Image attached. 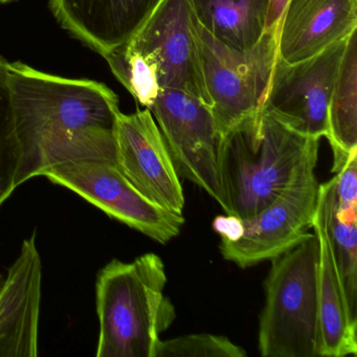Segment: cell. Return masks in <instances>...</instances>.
Wrapping results in <instances>:
<instances>
[{
	"label": "cell",
	"mask_w": 357,
	"mask_h": 357,
	"mask_svg": "<svg viewBox=\"0 0 357 357\" xmlns=\"http://www.w3.org/2000/svg\"><path fill=\"white\" fill-rule=\"evenodd\" d=\"M7 66L8 62L0 58V206L18 188L17 174L22 158Z\"/></svg>",
	"instance_id": "ffe728a7"
},
{
	"label": "cell",
	"mask_w": 357,
	"mask_h": 357,
	"mask_svg": "<svg viewBox=\"0 0 357 357\" xmlns=\"http://www.w3.org/2000/svg\"><path fill=\"white\" fill-rule=\"evenodd\" d=\"M246 352L225 336L189 334L160 340L155 357H245Z\"/></svg>",
	"instance_id": "44dd1931"
},
{
	"label": "cell",
	"mask_w": 357,
	"mask_h": 357,
	"mask_svg": "<svg viewBox=\"0 0 357 357\" xmlns=\"http://www.w3.org/2000/svg\"><path fill=\"white\" fill-rule=\"evenodd\" d=\"M324 202L328 239L334 267L351 326L357 328V222L344 225L336 218L335 176L319 188Z\"/></svg>",
	"instance_id": "ac0fdd59"
},
{
	"label": "cell",
	"mask_w": 357,
	"mask_h": 357,
	"mask_svg": "<svg viewBox=\"0 0 357 357\" xmlns=\"http://www.w3.org/2000/svg\"><path fill=\"white\" fill-rule=\"evenodd\" d=\"M337 174L357 153V31L344 47L328 106V135Z\"/></svg>",
	"instance_id": "2e32d148"
},
{
	"label": "cell",
	"mask_w": 357,
	"mask_h": 357,
	"mask_svg": "<svg viewBox=\"0 0 357 357\" xmlns=\"http://www.w3.org/2000/svg\"><path fill=\"white\" fill-rule=\"evenodd\" d=\"M357 153L335 175L336 218L344 225L357 222Z\"/></svg>",
	"instance_id": "7402d4cb"
},
{
	"label": "cell",
	"mask_w": 357,
	"mask_h": 357,
	"mask_svg": "<svg viewBox=\"0 0 357 357\" xmlns=\"http://www.w3.org/2000/svg\"><path fill=\"white\" fill-rule=\"evenodd\" d=\"M317 155L319 149L301 162L289 183L267 208L242 219L243 231L237 240H221L223 259L240 268L255 266L283 254L309 233L319 202Z\"/></svg>",
	"instance_id": "8992f818"
},
{
	"label": "cell",
	"mask_w": 357,
	"mask_h": 357,
	"mask_svg": "<svg viewBox=\"0 0 357 357\" xmlns=\"http://www.w3.org/2000/svg\"><path fill=\"white\" fill-rule=\"evenodd\" d=\"M319 146V139L296 132L262 110L238 125L223 137L221 151L225 214L256 216Z\"/></svg>",
	"instance_id": "3957f363"
},
{
	"label": "cell",
	"mask_w": 357,
	"mask_h": 357,
	"mask_svg": "<svg viewBox=\"0 0 357 357\" xmlns=\"http://www.w3.org/2000/svg\"><path fill=\"white\" fill-rule=\"evenodd\" d=\"M271 0H192L200 26L227 47L248 50L264 35Z\"/></svg>",
	"instance_id": "e0dca14e"
},
{
	"label": "cell",
	"mask_w": 357,
	"mask_h": 357,
	"mask_svg": "<svg viewBox=\"0 0 357 357\" xmlns=\"http://www.w3.org/2000/svg\"><path fill=\"white\" fill-rule=\"evenodd\" d=\"M36 236L24 240L17 258L0 273V357L38 355L43 273Z\"/></svg>",
	"instance_id": "7c38bea8"
},
{
	"label": "cell",
	"mask_w": 357,
	"mask_h": 357,
	"mask_svg": "<svg viewBox=\"0 0 357 357\" xmlns=\"http://www.w3.org/2000/svg\"><path fill=\"white\" fill-rule=\"evenodd\" d=\"M357 31V0H289L278 30L286 63L314 57Z\"/></svg>",
	"instance_id": "5bb4252c"
},
{
	"label": "cell",
	"mask_w": 357,
	"mask_h": 357,
	"mask_svg": "<svg viewBox=\"0 0 357 357\" xmlns=\"http://www.w3.org/2000/svg\"><path fill=\"white\" fill-rule=\"evenodd\" d=\"M347 40L296 63L277 56L260 110L305 137H327L328 106Z\"/></svg>",
	"instance_id": "9c48e42d"
},
{
	"label": "cell",
	"mask_w": 357,
	"mask_h": 357,
	"mask_svg": "<svg viewBox=\"0 0 357 357\" xmlns=\"http://www.w3.org/2000/svg\"><path fill=\"white\" fill-rule=\"evenodd\" d=\"M162 0H50L62 28L100 55L126 47Z\"/></svg>",
	"instance_id": "4fadbf2b"
},
{
	"label": "cell",
	"mask_w": 357,
	"mask_h": 357,
	"mask_svg": "<svg viewBox=\"0 0 357 357\" xmlns=\"http://www.w3.org/2000/svg\"><path fill=\"white\" fill-rule=\"evenodd\" d=\"M103 58L135 101L150 109L162 89L158 64L154 56L128 43Z\"/></svg>",
	"instance_id": "d6986e66"
},
{
	"label": "cell",
	"mask_w": 357,
	"mask_h": 357,
	"mask_svg": "<svg viewBox=\"0 0 357 357\" xmlns=\"http://www.w3.org/2000/svg\"><path fill=\"white\" fill-rule=\"evenodd\" d=\"M204 80L223 137L260 112L277 57V31H265L248 50L227 47L200 26Z\"/></svg>",
	"instance_id": "5b68a950"
},
{
	"label": "cell",
	"mask_w": 357,
	"mask_h": 357,
	"mask_svg": "<svg viewBox=\"0 0 357 357\" xmlns=\"http://www.w3.org/2000/svg\"><path fill=\"white\" fill-rule=\"evenodd\" d=\"M288 1L289 0H271L265 31L275 30L278 32Z\"/></svg>",
	"instance_id": "cb8c5ba5"
},
{
	"label": "cell",
	"mask_w": 357,
	"mask_h": 357,
	"mask_svg": "<svg viewBox=\"0 0 357 357\" xmlns=\"http://www.w3.org/2000/svg\"><path fill=\"white\" fill-rule=\"evenodd\" d=\"M116 166L148 199L183 215L185 196L162 132L149 109L120 112L114 127Z\"/></svg>",
	"instance_id": "8fae6325"
},
{
	"label": "cell",
	"mask_w": 357,
	"mask_h": 357,
	"mask_svg": "<svg viewBox=\"0 0 357 357\" xmlns=\"http://www.w3.org/2000/svg\"><path fill=\"white\" fill-rule=\"evenodd\" d=\"M179 177L206 191L225 212L223 137L210 106L178 89H162L150 108Z\"/></svg>",
	"instance_id": "52a82bcc"
},
{
	"label": "cell",
	"mask_w": 357,
	"mask_h": 357,
	"mask_svg": "<svg viewBox=\"0 0 357 357\" xmlns=\"http://www.w3.org/2000/svg\"><path fill=\"white\" fill-rule=\"evenodd\" d=\"M129 43L154 56L162 89L185 91L211 107L192 0H162Z\"/></svg>",
	"instance_id": "30bf717a"
},
{
	"label": "cell",
	"mask_w": 357,
	"mask_h": 357,
	"mask_svg": "<svg viewBox=\"0 0 357 357\" xmlns=\"http://www.w3.org/2000/svg\"><path fill=\"white\" fill-rule=\"evenodd\" d=\"M164 262L153 252L132 262L114 259L98 273V357H155L160 334L175 319L165 296Z\"/></svg>",
	"instance_id": "7a4b0ae2"
},
{
	"label": "cell",
	"mask_w": 357,
	"mask_h": 357,
	"mask_svg": "<svg viewBox=\"0 0 357 357\" xmlns=\"http://www.w3.org/2000/svg\"><path fill=\"white\" fill-rule=\"evenodd\" d=\"M41 176L78 194L108 216L160 244L177 237L185 223L183 215L165 210L142 195L109 162H63L43 171Z\"/></svg>",
	"instance_id": "ba28073f"
},
{
	"label": "cell",
	"mask_w": 357,
	"mask_h": 357,
	"mask_svg": "<svg viewBox=\"0 0 357 357\" xmlns=\"http://www.w3.org/2000/svg\"><path fill=\"white\" fill-rule=\"evenodd\" d=\"M312 229L319 243L317 271L319 356H355L357 354V328L351 326L347 317L328 239L325 206L319 193Z\"/></svg>",
	"instance_id": "9a60e30c"
},
{
	"label": "cell",
	"mask_w": 357,
	"mask_h": 357,
	"mask_svg": "<svg viewBox=\"0 0 357 357\" xmlns=\"http://www.w3.org/2000/svg\"><path fill=\"white\" fill-rule=\"evenodd\" d=\"M20 145L17 185L56 165L98 160L116 165L119 98L96 81L72 80L8 62Z\"/></svg>",
	"instance_id": "6da1fadb"
},
{
	"label": "cell",
	"mask_w": 357,
	"mask_h": 357,
	"mask_svg": "<svg viewBox=\"0 0 357 357\" xmlns=\"http://www.w3.org/2000/svg\"><path fill=\"white\" fill-rule=\"evenodd\" d=\"M213 227L223 241H235L243 231L242 219L234 215L217 217L213 222Z\"/></svg>",
	"instance_id": "603a6c76"
},
{
	"label": "cell",
	"mask_w": 357,
	"mask_h": 357,
	"mask_svg": "<svg viewBox=\"0 0 357 357\" xmlns=\"http://www.w3.org/2000/svg\"><path fill=\"white\" fill-rule=\"evenodd\" d=\"M319 238L313 231L271 259L259 321L263 357H319Z\"/></svg>",
	"instance_id": "277c9868"
},
{
	"label": "cell",
	"mask_w": 357,
	"mask_h": 357,
	"mask_svg": "<svg viewBox=\"0 0 357 357\" xmlns=\"http://www.w3.org/2000/svg\"><path fill=\"white\" fill-rule=\"evenodd\" d=\"M8 1H11V0H0V3H8Z\"/></svg>",
	"instance_id": "d4e9b609"
}]
</instances>
